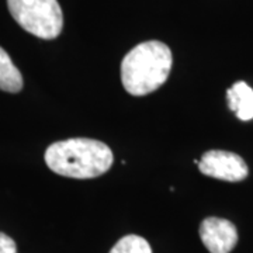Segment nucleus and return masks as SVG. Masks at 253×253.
Wrapping results in <instances>:
<instances>
[{"instance_id": "nucleus-1", "label": "nucleus", "mask_w": 253, "mask_h": 253, "mask_svg": "<svg viewBox=\"0 0 253 253\" xmlns=\"http://www.w3.org/2000/svg\"><path fill=\"white\" fill-rule=\"evenodd\" d=\"M114 156L107 145L90 138H71L49 145L46 166L56 174L72 179H93L109 170Z\"/></svg>"}, {"instance_id": "nucleus-2", "label": "nucleus", "mask_w": 253, "mask_h": 253, "mask_svg": "<svg viewBox=\"0 0 253 253\" xmlns=\"http://www.w3.org/2000/svg\"><path fill=\"white\" fill-rule=\"evenodd\" d=\"M170 48L161 41H146L134 46L121 62L123 86L132 96L158 90L172 69Z\"/></svg>"}, {"instance_id": "nucleus-3", "label": "nucleus", "mask_w": 253, "mask_h": 253, "mask_svg": "<svg viewBox=\"0 0 253 253\" xmlns=\"http://www.w3.org/2000/svg\"><path fill=\"white\" fill-rule=\"evenodd\" d=\"M10 14L21 28L42 40H54L63 27L58 0H7Z\"/></svg>"}, {"instance_id": "nucleus-4", "label": "nucleus", "mask_w": 253, "mask_h": 253, "mask_svg": "<svg viewBox=\"0 0 253 253\" xmlns=\"http://www.w3.org/2000/svg\"><path fill=\"white\" fill-rule=\"evenodd\" d=\"M199 169L206 176L225 181H241L249 174L248 165L239 155L218 149L208 151L203 155Z\"/></svg>"}, {"instance_id": "nucleus-5", "label": "nucleus", "mask_w": 253, "mask_h": 253, "mask_svg": "<svg viewBox=\"0 0 253 253\" xmlns=\"http://www.w3.org/2000/svg\"><path fill=\"white\" fill-rule=\"evenodd\" d=\"M200 238L210 253H229L238 244V231L228 219L208 217L200 225Z\"/></svg>"}, {"instance_id": "nucleus-6", "label": "nucleus", "mask_w": 253, "mask_h": 253, "mask_svg": "<svg viewBox=\"0 0 253 253\" xmlns=\"http://www.w3.org/2000/svg\"><path fill=\"white\" fill-rule=\"evenodd\" d=\"M228 107L234 111L236 117L242 121H249L253 118V90L245 82H236L226 91Z\"/></svg>"}, {"instance_id": "nucleus-7", "label": "nucleus", "mask_w": 253, "mask_h": 253, "mask_svg": "<svg viewBox=\"0 0 253 253\" xmlns=\"http://www.w3.org/2000/svg\"><path fill=\"white\" fill-rule=\"evenodd\" d=\"M23 89V76L9 54L0 46V90L18 93Z\"/></svg>"}, {"instance_id": "nucleus-8", "label": "nucleus", "mask_w": 253, "mask_h": 253, "mask_svg": "<svg viewBox=\"0 0 253 253\" xmlns=\"http://www.w3.org/2000/svg\"><path fill=\"white\" fill-rule=\"evenodd\" d=\"M109 253H152V249L142 236L126 235L121 238Z\"/></svg>"}, {"instance_id": "nucleus-9", "label": "nucleus", "mask_w": 253, "mask_h": 253, "mask_svg": "<svg viewBox=\"0 0 253 253\" xmlns=\"http://www.w3.org/2000/svg\"><path fill=\"white\" fill-rule=\"evenodd\" d=\"M0 253H17L16 242L3 232H0Z\"/></svg>"}]
</instances>
